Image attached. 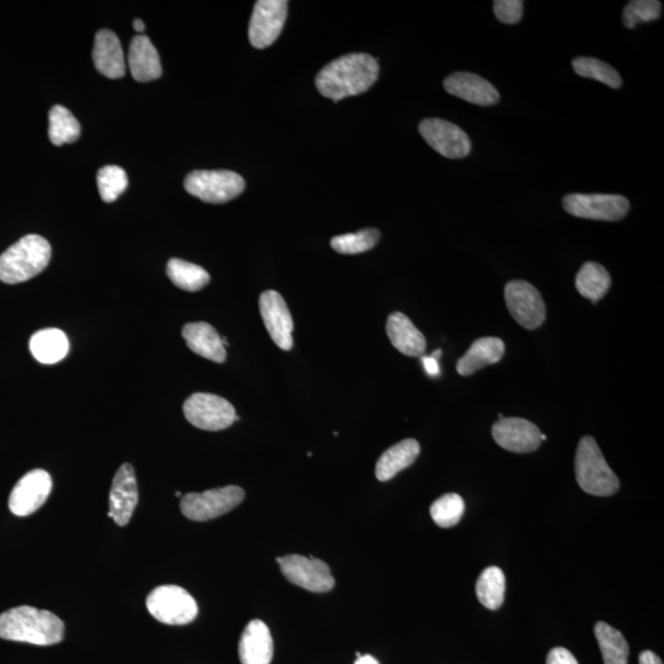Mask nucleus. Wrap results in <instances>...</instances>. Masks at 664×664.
Listing matches in <instances>:
<instances>
[{"instance_id": "39448f33", "label": "nucleus", "mask_w": 664, "mask_h": 664, "mask_svg": "<svg viewBox=\"0 0 664 664\" xmlns=\"http://www.w3.org/2000/svg\"><path fill=\"white\" fill-rule=\"evenodd\" d=\"M184 186L190 195L207 203H227L243 194L245 181L229 170H198L187 175Z\"/></svg>"}, {"instance_id": "423d86ee", "label": "nucleus", "mask_w": 664, "mask_h": 664, "mask_svg": "<svg viewBox=\"0 0 664 664\" xmlns=\"http://www.w3.org/2000/svg\"><path fill=\"white\" fill-rule=\"evenodd\" d=\"M148 612L166 625H186L197 617L198 607L194 597L179 586H160L147 597Z\"/></svg>"}, {"instance_id": "f3484780", "label": "nucleus", "mask_w": 664, "mask_h": 664, "mask_svg": "<svg viewBox=\"0 0 664 664\" xmlns=\"http://www.w3.org/2000/svg\"><path fill=\"white\" fill-rule=\"evenodd\" d=\"M138 503V485L135 469L131 464L121 465L110 491V513L119 526L130 523Z\"/></svg>"}, {"instance_id": "58836bf2", "label": "nucleus", "mask_w": 664, "mask_h": 664, "mask_svg": "<svg viewBox=\"0 0 664 664\" xmlns=\"http://www.w3.org/2000/svg\"><path fill=\"white\" fill-rule=\"evenodd\" d=\"M422 364L423 367H425L426 373L430 377H438L439 373H441V368H439L438 360H436V358H433L432 356H423Z\"/></svg>"}, {"instance_id": "7c9ffc66", "label": "nucleus", "mask_w": 664, "mask_h": 664, "mask_svg": "<svg viewBox=\"0 0 664 664\" xmlns=\"http://www.w3.org/2000/svg\"><path fill=\"white\" fill-rule=\"evenodd\" d=\"M48 136L57 147L63 144L74 143L80 137V123L72 112L61 105L53 106L48 115Z\"/></svg>"}, {"instance_id": "bb28decb", "label": "nucleus", "mask_w": 664, "mask_h": 664, "mask_svg": "<svg viewBox=\"0 0 664 664\" xmlns=\"http://www.w3.org/2000/svg\"><path fill=\"white\" fill-rule=\"evenodd\" d=\"M612 286V277L604 266L597 262H586L578 271L576 277V288L582 297L589 299L593 304L608 293Z\"/></svg>"}, {"instance_id": "2f4dec72", "label": "nucleus", "mask_w": 664, "mask_h": 664, "mask_svg": "<svg viewBox=\"0 0 664 664\" xmlns=\"http://www.w3.org/2000/svg\"><path fill=\"white\" fill-rule=\"evenodd\" d=\"M572 66L580 77L597 80L613 89H619L623 85L617 69L597 58L578 57L572 62Z\"/></svg>"}, {"instance_id": "a18cd8bd", "label": "nucleus", "mask_w": 664, "mask_h": 664, "mask_svg": "<svg viewBox=\"0 0 664 664\" xmlns=\"http://www.w3.org/2000/svg\"><path fill=\"white\" fill-rule=\"evenodd\" d=\"M503 417H505V416H503L502 414H498V419L501 420V419H503Z\"/></svg>"}, {"instance_id": "ddd939ff", "label": "nucleus", "mask_w": 664, "mask_h": 664, "mask_svg": "<svg viewBox=\"0 0 664 664\" xmlns=\"http://www.w3.org/2000/svg\"><path fill=\"white\" fill-rule=\"evenodd\" d=\"M420 135L436 152L449 159H462L471 152V141L462 128L441 119L423 120Z\"/></svg>"}, {"instance_id": "c03bdc74", "label": "nucleus", "mask_w": 664, "mask_h": 664, "mask_svg": "<svg viewBox=\"0 0 664 664\" xmlns=\"http://www.w3.org/2000/svg\"><path fill=\"white\" fill-rule=\"evenodd\" d=\"M546 438H548V437H546V435H543V433H542V441H546Z\"/></svg>"}, {"instance_id": "1a4fd4ad", "label": "nucleus", "mask_w": 664, "mask_h": 664, "mask_svg": "<svg viewBox=\"0 0 664 664\" xmlns=\"http://www.w3.org/2000/svg\"><path fill=\"white\" fill-rule=\"evenodd\" d=\"M562 206L571 216L605 222L620 221L630 211L628 198L620 195L571 194L564 197Z\"/></svg>"}, {"instance_id": "9b49d317", "label": "nucleus", "mask_w": 664, "mask_h": 664, "mask_svg": "<svg viewBox=\"0 0 664 664\" xmlns=\"http://www.w3.org/2000/svg\"><path fill=\"white\" fill-rule=\"evenodd\" d=\"M277 562L289 582L307 591L324 593L335 587L330 567L324 561L303 555H288L277 558Z\"/></svg>"}, {"instance_id": "4468645a", "label": "nucleus", "mask_w": 664, "mask_h": 664, "mask_svg": "<svg viewBox=\"0 0 664 664\" xmlns=\"http://www.w3.org/2000/svg\"><path fill=\"white\" fill-rule=\"evenodd\" d=\"M52 478L47 471L35 469L19 480L9 497V508L15 516L26 517L45 505L52 491Z\"/></svg>"}, {"instance_id": "2eb2a0df", "label": "nucleus", "mask_w": 664, "mask_h": 664, "mask_svg": "<svg viewBox=\"0 0 664 664\" xmlns=\"http://www.w3.org/2000/svg\"><path fill=\"white\" fill-rule=\"evenodd\" d=\"M498 446L512 453H532L542 444V432L534 423L519 417H503L492 426Z\"/></svg>"}, {"instance_id": "cd10ccee", "label": "nucleus", "mask_w": 664, "mask_h": 664, "mask_svg": "<svg viewBox=\"0 0 664 664\" xmlns=\"http://www.w3.org/2000/svg\"><path fill=\"white\" fill-rule=\"evenodd\" d=\"M594 635L601 649L604 664H628L630 647L623 634L604 621L594 626Z\"/></svg>"}, {"instance_id": "dca6fc26", "label": "nucleus", "mask_w": 664, "mask_h": 664, "mask_svg": "<svg viewBox=\"0 0 664 664\" xmlns=\"http://www.w3.org/2000/svg\"><path fill=\"white\" fill-rule=\"evenodd\" d=\"M260 313L271 339L283 351L293 347L294 324L288 305L276 291H266L260 296Z\"/></svg>"}, {"instance_id": "4be33fe9", "label": "nucleus", "mask_w": 664, "mask_h": 664, "mask_svg": "<svg viewBox=\"0 0 664 664\" xmlns=\"http://www.w3.org/2000/svg\"><path fill=\"white\" fill-rule=\"evenodd\" d=\"M128 66L137 82L147 83L162 77L159 53L146 35H138L132 40L128 52Z\"/></svg>"}, {"instance_id": "e433bc0d", "label": "nucleus", "mask_w": 664, "mask_h": 664, "mask_svg": "<svg viewBox=\"0 0 664 664\" xmlns=\"http://www.w3.org/2000/svg\"><path fill=\"white\" fill-rule=\"evenodd\" d=\"M523 5L521 0H496L494 12L498 21L502 24H518L523 18Z\"/></svg>"}, {"instance_id": "c9c22d12", "label": "nucleus", "mask_w": 664, "mask_h": 664, "mask_svg": "<svg viewBox=\"0 0 664 664\" xmlns=\"http://www.w3.org/2000/svg\"><path fill=\"white\" fill-rule=\"evenodd\" d=\"M662 3L657 0H633L626 4L623 13V23L628 29L636 25L650 23L661 18Z\"/></svg>"}, {"instance_id": "72a5a7b5", "label": "nucleus", "mask_w": 664, "mask_h": 664, "mask_svg": "<svg viewBox=\"0 0 664 664\" xmlns=\"http://www.w3.org/2000/svg\"><path fill=\"white\" fill-rule=\"evenodd\" d=\"M465 510L464 500L458 494H447L439 497L431 506V517L441 528L457 526Z\"/></svg>"}, {"instance_id": "7ed1b4c3", "label": "nucleus", "mask_w": 664, "mask_h": 664, "mask_svg": "<svg viewBox=\"0 0 664 664\" xmlns=\"http://www.w3.org/2000/svg\"><path fill=\"white\" fill-rule=\"evenodd\" d=\"M51 256V245L45 238L26 235L0 255V281L8 285L29 281L46 269Z\"/></svg>"}, {"instance_id": "412c9836", "label": "nucleus", "mask_w": 664, "mask_h": 664, "mask_svg": "<svg viewBox=\"0 0 664 664\" xmlns=\"http://www.w3.org/2000/svg\"><path fill=\"white\" fill-rule=\"evenodd\" d=\"M182 336L196 355L216 363L226 362V347L223 346L222 337L212 325L205 321L186 324L182 329Z\"/></svg>"}, {"instance_id": "5701e85b", "label": "nucleus", "mask_w": 664, "mask_h": 664, "mask_svg": "<svg viewBox=\"0 0 664 664\" xmlns=\"http://www.w3.org/2000/svg\"><path fill=\"white\" fill-rule=\"evenodd\" d=\"M387 334L392 345L409 357H420L426 351V339L403 313H393L387 321Z\"/></svg>"}, {"instance_id": "9d476101", "label": "nucleus", "mask_w": 664, "mask_h": 664, "mask_svg": "<svg viewBox=\"0 0 664 664\" xmlns=\"http://www.w3.org/2000/svg\"><path fill=\"white\" fill-rule=\"evenodd\" d=\"M505 299L512 318L527 330L544 324L546 307L542 294L530 283L522 280L507 283Z\"/></svg>"}, {"instance_id": "aec40b11", "label": "nucleus", "mask_w": 664, "mask_h": 664, "mask_svg": "<svg viewBox=\"0 0 664 664\" xmlns=\"http://www.w3.org/2000/svg\"><path fill=\"white\" fill-rule=\"evenodd\" d=\"M242 664H270L273 657V640L264 621L253 620L246 626L239 644Z\"/></svg>"}, {"instance_id": "4c0bfd02", "label": "nucleus", "mask_w": 664, "mask_h": 664, "mask_svg": "<svg viewBox=\"0 0 664 664\" xmlns=\"http://www.w3.org/2000/svg\"><path fill=\"white\" fill-rule=\"evenodd\" d=\"M546 664H578L576 658L564 647H555L549 652Z\"/></svg>"}, {"instance_id": "393cba45", "label": "nucleus", "mask_w": 664, "mask_h": 664, "mask_svg": "<svg viewBox=\"0 0 664 664\" xmlns=\"http://www.w3.org/2000/svg\"><path fill=\"white\" fill-rule=\"evenodd\" d=\"M420 452V443L416 439H404V441L390 447L378 460L376 467L377 479L379 481L393 479L400 471L414 464Z\"/></svg>"}, {"instance_id": "f03ea898", "label": "nucleus", "mask_w": 664, "mask_h": 664, "mask_svg": "<svg viewBox=\"0 0 664 664\" xmlns=\"http://www.w3.org/2000/svg\"><path fill=\"white\" fill-rule=\"evenodd\" d=\"M63 636V621L48 610L23 605L0 615V639L51 646L60 644Z\"/></svg>"}, {"instance_id": "f257e3e1", "label": "nucleus", "mask_w": 664, "mask_h": 664, "mask_svg": "<svg viewBox=\"0 0 664 664\" xmlns=\"http://www.w3.org/2000/svg\"><path fill=\"white\" fill-rule=\"evenodd\" d=\"M378 77L379 64L376 58L367 53H351L321 69L315 84L321 95L337 103L348 96L366 93Z\"/></svg>"}, {"instance_id": "6ab92c4d", "label": "nucleus", "mask_w": 664, "mask_h": 664, "mask_svg": "<svg viewBox=\"0 0 664 664\" xmlns=\"http://www.w3.org/2000/svg\"><path fill=\"white\" fill-rule=\"evenodd\" d=\"M93 60L98 72L110 79L126 74V60L119 37L110 30H101L95 36Z\"/></svg>"}, {"instance_id": "37998d69", "label": "nucleus", "mask_w": 664, "mask_h": 664, "mask_svg": "<svg viewBox=\"0 0 664 664\" xmlns=\"http://www.w3.org/2000/svg\"><path fill=\"white\" fill-rule=\"evenodd\" d=\"M441 356H442V351L441 350H437V351L432 353V357L436 358V360H439V357H441Z\"/></svg>"}, {"instance_id": "ea45409f", "label": "nucleus", "mask_w": 664, "mask_h": 664, "mask_svg": "<svg viewBox=\"0 0 664 664\" xmlns=\"http://www.w3.org/2000/svg\"><path fill=\"white\" fill-rule=\"evenodd\" d=\"M639 663L640 664H663L661 658L658 657L656 655V653L652 652V651L641 652L640 656H639Z\"/></svg>"}, {"instance_id": "49530a36", "label": "nucleus", "mask_w": 664, "mask_h": 664, "mask_svg": "<svg viewBox=\"0 0 664 664\" xmlns=\"http://www.w3.org/2000/svg\"><path fill=\"white\" fill-rule=\"evenodd\" d=\"M175 495H176V497H181V492L178 491V492H176Z\"/></svg>"}, {"instance_id": "f704fd0d", "label": "nucleus", "mask_w": 664, "mask_h": 664, "mask_svg": "<svg viewBox=\"0 0 664 664\" xmlns=\"http://www.w3.org/2000/svg\"><path fill=\"white\" fill-rule=\"evenodd\" d=\"M128 186L126 171L117 165H107L98 173V187L101 198L107 203L115 202Z\"/></svg>"}, {"instance_id": "6e6552de", "label": "nucleus", "mask_w": 664, "mask_h": 664, "mask_svg": "<svg viewBox=\"0 0 664 664\" xmlns=\"http://www.w3.org/2000/svg\"><path fill=\"white\" fill-rule=\"evenodd\" d=\"M184 415L192 426L203 431H222L233 425L237 412L228 400L207 393L191 395L184 404Z\"/></svg>"}, {"instance_id": "c85d7f7f", "label": "nucleus", "mask_w": 664, "mask_h": 664, "mask_svg": "<svg viewBox=\"0 0 664 664\" xmlns=\"http://www.w3.org/2000/svg\"><path fill=\"white\" fill-rule=\"evenodd\" d=\"M506 578L500 567H487L476 582V596L487 609L497 610L505 602Z\"/></svg>"}, {"instance_id": "f8f14e48", "label": "nucleus", "mask_w": 664, "mask_h": 664, "mask_svg": "<svg viewBox=\"0 0 664 664\" xmlns=\"http://www.w3.org/2000/svg\"><path fill=\"white\" fill-rule=\"evenodd\" d=\"M288 13L286 0H260L255 5L249 25L250 44L255 48L269 47L281 35Z\"/></svg>"}, {"instance_id": "b1692460", "label": "nucleus", "mask_w": 664, "mask_h": 664, "mask_svg": "<svg viewBox=\"0 0 664 664\" xmlns=\"http://www.w3.org/2000/svg\"><path fill=\"white\" fill-rule=\"evenodd\" d=\"M505 342L498 337H483L476 340L457 363L460 376L468 377L479 369L498 363L505 356Z\"/></svg>"}, {"instance_id": "c756f323", "label": "nucleus", "mask_w": 664, "mask_h": 664, "mask_svg": "<svg viewBox=\"0 0 664 664\" xmlns=\"http://www.w3.org/2000/svg\"><path fill=\"white\" fill-rule=\"evenodd\" d=\"M166 273L176 287L187 292H198L211 281V276L201 266L180 259H171Z\"/></svg>"}, {"instance_id": "473e14b6", "label": "nucleus", "mask_w": 664, "mask_h": 664, "mask_svg": "<svg viewBox=\"0 0 664 664\" xmlns=\"http://www.w3.org/2000/svg\"><path fill=\"white\" fill-rule=\"evenodd\" d=\"M379 239L380 232L378 229H364L361 232L332 238L331 248L339 254L356 255L373 249L378 244Z\"/></svg>"}, {"instance_id": "a211bd4d", "label": "nucleus", "mask_w": 664, "mask_h": 664, "mask_svg": "<svg viewBox=\"0 0 664 664\" xmlns=\"http://www.w3.org/2000/svg\"><path fill=\"white\" fill-rule=\"evenodd\" d=\"M444 89L457 98L479 106H492L500 101V93L478 74L458 72L444 80Z\"/></svg>"}, {"instance_id": "79ce46f5", "label": "nucleus", "mask_w": 664, "mask_h": 664, "mask_svg": "<svg viewBox=\"0 0 664 664\" xmlns=\"http://www.w3.org/2000/svg\"><path fill=\"white\" fill-rule=\"evenodd\" d=\"M133 29H135L137 32H143L146 30V25H144L141 19H136L133 21Z\"/></svg>"}, {"instance_id": "20e7f679", "label": "nucleus", "mask_w": 664, "mask_h": 664, "mask_svg": "<svg viewBox=\"0 0 664 664\" xmlns=\"http://www.w3.org/2000/svg\"><path fill=\"white\" fill-rule=\"evenodd\" d=\"M575 470L577 484L587 494L601 497L617 494L618 476L610 469L593 437H583L578 443Z\"/></svg>"}, {"instance_id": "a19ab883", "label": "nucleus", "mask_w": 664, "mask_h": 664, "mask_svg": "<svg viewBox=\"0 0 664 664\" xmlns=\"http://www.w3.org/2000/svg\"><path fill=\"white\" fill-rule=\"evenodd\" d=\"M355 664H379L376 658L366 655L357 658Z\"/></svg>"}, {"instance_id": "0eeeda50", "label": "nucleus", "mask_w": 664, "mask_h": 664, "mask_svg": "<svg viewBox=\"0 0 664 664\" xmlns=\"http://www.w3.org/2000/svg\"><path fill=\"white\" fill-rule=\"evenodd\" d=\"M245 492L239 486L219 487L202 494H187L182 497L180 508L182 514L190 521L206 522L223 516L243 502Z\"/></svg>"}, {"instance_id": "a878e982", "label": "nucleus", "mask_w": 664, "mask_h": 664, "mask_svg": "<svg viewBox=\"0 0 664 664\" xmlns=\"http://www.w3.org/2000/svg\"><path fill=\"white\" fill-rule=\"evenodd\" d=\"M30 351L36 361L55 364L64 360L69 352L68 337L60 329L37 331L30 339Z\"/></svg>"}]
</instances>
